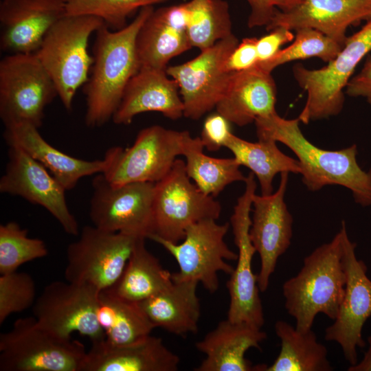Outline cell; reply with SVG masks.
Masks as SVG:
<instances>
[{
  "mask_svg": "<svg viewBox=\"0 0 371 371\" xmlns=\"http://www.w3.org/2000/svg\"><path fill=\"white\" fill-rule=\"evenodd\" d=\"M89 217L94 226L148 238L154 234L155 183L111 184L102 173L93 179Z\"/></svg>",
  "mask_w": 371,
  "mask_h": 371,
  "instance_id": "cell-12",
  "label": "cell"
},
{
  "mask_svg": "<svg viewBox=\"0 0 371 371\" xmlns=\"http://www.w3.org/2000/svg\"><path fill=\"white\" fill-rule=\"evenodd\" d=\"M275 332L281 348L273 363L265 371H332L324 345L318 342L313 330L301 332L288 322L278 320Z\"/></svg>",
  "mask_w": 371,
  "mask_h": 371,
  "instance_id": "cell-31",
  "label": "cell"
},
{
  "mask_svg": "<svg viewBox=\"0 0 371 371\" xmlns=\"http://www.w3.org/2000/svg\"><path fill=\"white\" fill-rule=\"evenodd\" d=\"M229 226V223L219 224L216 220L205 219L190 225L179 243L155 235L148 238L161 245L178 263L179 269L172 273V281H196L214 293L219 287L218 273L231 276L234 268L227 261L238 258V254L225 241Z\"/></svg>",
  "mask_w": 371,
  "mask_h": 371,
  "instance_id": "cell-8",
  "label": "cell"
},
{
  "mask_svg": "<svg viewBox=\"0 0 371 371\" xmlns=\"http://www.w3.org/2000/svg\"><path fill=\"white\" fill-rule=\"evenodd\" d=\"M256 38H245L232 51L225 62V69L236 73L249 69L258 63Z\"/></svg>",
  "mask_w": 371,
  "mask_h": 371,
  "instance_id": "cell-40",
  "label": "cell"
},
{
  "mask_svg": "<svg viewBox=\"0 0 371 371\" xmlns=\"http://www.w3.org/2000/svg\"><path fill=\"white\" fill-rule=\"evenodd\" d=\"M187 131H179L153 125L142 129L130 147L109 148L102 172L113 186L129 183H157L182 155Z\"/></svg>",
  "mask_w": 371,
  "mask_h": 371,
  "instance_id": "cell-7",
  "label": "cell"
},
{
  "mask_svg": "<svg viewBox=\"0 0 371 371\" xmlns=\"http://www.w3.org/2000/svg\"><path fill=\"white\" fill-rule=\"evenodd\" d=\"M166 70L140 67L128 82L112 120L130 124L138 114L155 111L175 120L183 115V104L177 82Z\"/></svg>",
  "mask_w": 371,
  "mask_h": 371,
  "instance_id": "cell-24",
  "label": "cell"
},
{
  "mask_svg": "<svg viewBox=\"0 0 371 371\" xmlns=\"http://www.w3.org/2000/svg\"><path fill=\"white\" fill-rule=\"evenodd\" d=\"M340 229L346 273L345 294L334 322L325 330L324 338L337 343L352 366L358 362L357 348L366 345L362 330L371 315V280L365 262L357 258L356 243L350 240L344 221Z\"/></svg>",
  "mask_w": 371,
  "mask_h": 371,
  "instance_id": "cell-16",
  "label": "cell"
},
{
  "mask_svg": "<svg viewBox=\"0 0 371 371\" xmlns=\"http://www.w3.org/2000/svg\"><path fill=\"white\" fill-rule=\"evenodd\" d=\"M267 337L261 328L228 319L223 320L195 344L205 358L194 370L264 371L265 364L254 366L245 358V353L249 348H260Z\"/></svg>",
  "mask_w": 371,
  "mask_h": 371,
  "instance_id": "cell-23",
  "label": "cell"
},
{
  "mask_svg": "<svg viewBox=\"0 0 371 371\" xmlns=\"http://www.w3.org/2000/svg\"><path fill=\"white\" fill-rule=\"evenodd\" d=\"M38 128L27 123L5 126L3 138L8 146H15L41 164L66 190L76 187L85 177L102 173L106 161H88L71 157L50 145Z\"/></svg>",
  "mask_w": 371,
  "mask_h": 371,
  "instance_id": "cell-26",
  "label": "cell"
},
{
  "mask_svg": "<svg viewBox=\"0 0 371 371\" xmlns=\"http://www.w3.org/2000/svg\"><path fill=\"white\" fill-rule=\"evenodd\" d=\"M65 14V0H2L1 48L10 54L34 53Z\"/></svg>",
  "mask_w": 371,
  "mask_h": 371,
  "instance_id": "cell-19",
  "label": "cell"
},
{
  "mask_svg": "<svg viewBox=\"0 0 371 371\" xmlns=\"http://www.w3.org/2000/svg\"><path fill=\"white\" fill-rule=\"evenodd\" d=\"M86 353L82 343L54 335L34 317L16 319L0 335L1 371H80Z\"/></svg>",
  "mask_w": 371,
  "mask_h": 371,
  "instance_id": "cell-6",
  "label": "cell"
},
{
  "mask_svg": "<svg viewBox=\"0 0 371 371\" xmlns=\"http://www.w3.org/2000/svg\"><path fill=\"white\" fill-rule=\"evenodd\" d=\"M187 28L192 47L201 51L233 33L229 5L224 0H190Z\"/></svg>",
  "mask_w": 371,
  "mask_h": 371,
  "instance_id": "cell-33",
  "label": "cell"
},
{
  "mask_svg": "<svg viewBox=\"0 0 371 371\" xmlns=\"http://www.w3.org/2000/svg\"><path fill=\"white\" fill-rule=\"evenodd\" d=\"M294 35L291 30L283 27H278L256 41L258 63H264L273 58L285 43L291 42Z\"/></svg>",
  "mask_w": 371,
  "mask_h": 371,
  "instance_id": "cell-41",
  "label": "cell"
},
{
  "mask_svg": "<svg viewBox=\"0 0 371 371\" xmlns=\"http://www.w3.org/2000/svg\"><path fill=\"white\" fill-rule=\"evenodd\" d=\"M232 134L230 122L216 111L205 120L200 138L208 150L216 151L225 147Z\"/></svg>",
  "mask_w": 371,
  "mask_h": 371,
  "instance_id": "cell-38",
  "label": "cell"
},
{
  "mask_svg": "<svg viewBox=\"0 0 371 371\" xmlns=\"http://www.w3.org/2000/svg\"><path fill=\"white\" fill-rule=\"evenodd\" d=\"M204 145L200 137L187 135L182 156L188 176L205 194L216 197L226 186L236 182H245L247 177L233 158H216L203 153Z\"/></svg>",
  "mask_w": 371,
  "mask_h": 371,
  "instance_id": "cell-32",
  "label": "cell"
},
{
  "mask_svg": "<svg viewBox=\"0 0 371 371\" xmlns=\"http://www.w3.org/2000/svg\"><path fill=\"white\" fill-rule=\"evenodd\" d=\"M346 93L351 97L371 99V56L368 57L361 70L351 78L346 87Z\"/></svg>",
  "mask_w": 371,
  "mask_h": 371,
  "instance_id": "cell-42",
  "label": "cell"
},
{
  "mask_svg": "<svg viewBox=\"0 0 371 371\" xmlns=\"http://www.w3.org/2000/svg\"><path fill=\"white\" fill-rule=\"evenodd\" d=\"M144 238H137L126 267L111 289L130 301L140 302L170 286L172 273L146 247Z\"/></svg>",
  "mask_w": 371,
  "mask_h": 371,
  "instance_id": "cell-30",
  "label": "cell"
},
{
  "mask_svg": "<svg viewBox=\"0 0 371 371\" xmlns=\"http://www.w3.org/2000/svg\"><path fill=\"white\" fill-rule=\"evenodd\" d=\"M27 229L16 222L0 225V273L17 271L23 264L48 254L43 240L30 238Z\"/></svg>",
  "mask_w": 371,
  "mask_h": 371,
  "instance_id": "cell-34",
  "label": "cell"
},
{
  "mask_svg": "<svg viewBox=\"0 0 371 371\" xmlns=\"http://www.w3.org/2000/svg\"><path fill=\"white\" fill-rule=\"evenodd\" d=\"M221 212L220 203L191 182L185 161L177 158L168 173L155 183L152 235L177 243L190 225L205 219L217 221Z\"/></svg>",
  "mask_w": 371,
  "mask_h": 371,
  "instance_id": "cell-10",
  "label": "cell"
},
{
  "mask_svg": "<svg viewBox=\"0 0 371 371\" xmlns=\"http://www.w3.org/2000/svg\"><path fill=\"white\" fill-rule=\"evenodd\" d=\"M346 273L341 229L329 243L306 256L297 274L282 285L284 306L301 332L312 329L316 315L335 320L343 301Z\"/></svg>",
  "mask_w": 371,
  "mask_h": 371,
  "instance_id": "cell-3",
  "label": "cell"
},
{
  "mask_svg": "<svg viewBox=\"0 0 371 371\" xmlns=\"http://www.w3.org/2000/svg\"><path fill=\"white\" fill-rule=\"evenodd\" d=\"M179 363L161 338L149 335L122 346L91 342L80 371H176Z\"/></svg>",
  "mask_w": 371,
  "mask_h": 371,
  "instance_id": "cell-22",
  "label": "cell"
},
{
  "mask_svg": "<svg viewBox=\"0 0 371 371\" xmlns=\"http://www.w3.org/2000/svg\"><path fill=\"white\" fill-rule=\"evenodd\" d=\"M198 284L193 280L172 281L167 288L139 304L155 328L185 337L198 331L201 315Z\"/></svg>",
  "mask_w": 371,
  "mask_h": 371,
  "instance_id": "cell-27",
  "label": "cell"
},
{
  "mask_svg": "<svg viewBox=\"0 0 371 371\" xmlns=\"http://www.w3.org/2000/svg\"><path fill=\"white\" fill-rule=\"evenodd\" d=\"M168 1L170 0H65V14L98 17L110 29L117 30L127 25L132 14Z\"/></svg>",
  "mask_w": 371,
  "mask_h": 371,
  "instance_id": "cell-36",
  "label": "cell"
},
{
  "mask_svg": "<svg viewBox=\"0 0 371 371\" xmlns=\"http://www.w3.org/2000/svg\"><path fill=\"white\" fill-rule=\"evenodd\" d=\"M251 12L248 18L247 25L254 27L267 26L271 21L276 9L283 12L289 11L304 0H247Z\"/></svg>",
  "mask_w": 371,
  "mask_h": 371,
  "instance_id": "cell-39",
  "label": "cell"
},
{
  "mask_svg": "<svg viewBox=\"0 0 371 371\" xmlns=\"http://www.w3.org/2000/svg\"><path fill=\"white\" fill-rule=\"evenodd\" d=\"M292 44L280 51L270 60L258 63L262 69L271 71L277 67L297 60L313 57L328 63L335 58L343 47L322 32L312 28L296 30Z\"/></svg>",
  "mask_w": 371,
  "mask_h": 371,
  "instance_id": "cell-35",
  "label": "cell"
},
{
  "mask_svg": "<svg viewBox=\"0 0 371 371\" xmlns=\"http://www.w3.org/2000/svg\"><path fill=\"white\" fill-rule=\"evenodd\" d=\"M258 139H270L286 145L297 156L303 183L310 191L338 185L349 189L356 203L371 206V169L364 171L357 161L353 144L338 150L322 149L303 135L298 117L284 119L276 113L255 120Z\"/></svg>",
  "mask_w": 371,
  "mask_h": 371,
  "instance_id": "cell-2",
  "label": "cell"
},
{
  "mask_svg": "<svg viewBox=\"0 0 371 371\" xmlns=\"http://www.w3.org/2000/svg\"><path fill=\"white\" fill-rule=\"evenodd\" d=\"M371 51V19L357 32L347 38L337 56L318 69L301 64L293 67V76L307 93L305 105L298 118L304 124L338 115L342 110L344 91L354 71Z\"/></svg>",
  "mask_w": 371,
  "mask_h": 371,
  "instance_id": "cell-5",
  "label": "cell"
},
{
  "mask_svg": "<svg viewBox=\"0 0 371 371\" xmlns=\"http://www.w3.org/2000/svg\"><path fill=\"white\" fill-rule=\"evenodd\" d=\"M154 9L153 6L140 9L122 29L111 30L104 25L96 31L91 73L83 89L87 126H102L117 109L128 82L141 67L137 36Z\"/></svg>",
  "mask_w": 371,
  "mask_h": 371,
  "instance_id": "cell-1",
  "label": "cell"
},
{
  "mask_svg": "<svg viewBox=\"0 0 371 371\" xmlns=\"http://www.w3.org/2000/svg\"><path fill=\"white\" fill-rule=\"evenodd\" d=\"M289 172H282L278 190L269 195L254 194L249 229L251 243L260 256L257 282L260 292L269 287L280 256L286 252L292 238L293 217L284 201Z\"/></svg>",
  "mask_w": 371,
  "mask_h": 371,
  "instance_id": "cell-18",
  "label": "cell"
},
{
  "mask_svg": "<svg viewBox=\"0 0 371 371\" xmlns=\"http://www.w3.org/2000/svg\"><path fill=\"white\" fill-rule=\"evenodd\" d=\"M36 297V285L29 273L18 272L0 276V324L11 315L33 306Z\"/></svg>",
  "mask_w": 371,
  "mask_h": 371,
  "instance_id": "cell-37",
  "label": "cell"
},
{
  "mask_svg": "<svg viewBox=\"0 0 371 371\" xmlns=\"http://www.w3.org/2000/svg\"><path fill=\"white\" fill-rule=\"evenodd\" d=\"M225 147L232 153L240 166L248 168L257 177L262 195L273 193V181L278 173H300L299 161L283 153L274 140L262 139L251 142L232 133Z\"/></svg>",
  "mask_w": 371,
  "mask_h": 371,
  "instance_id": "cell-29",
  "label": "cell"
},
{
  "mask_svg": "<svg viewBox=\"0 0 371 371\" xmlns=\"http://www.w3.org/2000/svg\"><path fill=\"white\" fill-rule=\"evenodd\" d=\"M58 96L55 85L34 53L10 54L0 62V117L5 126L39 128L45 107Z\"/></svg>",
  "mask_w": 371,
  "mask_h": 371,
  "instance_id": "cell-9",
  "label": "cell"
},
{
  "mask_svg": "<svg viewBox=\"0 0 371 371\" xmlns=\"http://www.w3.org/2000/svg\"><path fill=\"white\" fill-rule=\"evenodd\" d=\"M137 237L85 226L67 248L65 278L99 291L113 287L121 277Z\"/></svg>",
  "mask_w": 371,
  "mask_h": 371,
  "instance_id": "cell-11",
  "label": "cell"
},
{
  "mask_svg": "<svg viewBox=\"0 0 371 371\" xmlns=\"http://www.w3.org/2000/svg\"><path fill=\"white\" fill-rule=\"evenodd\" d=\"M100 291L87 284L54 281L36 298L34 317L39 326L58 337L70 339L77 332L91 342L103 340L105 335L97 315Z\"/></svg>",
  "mask_w": 371,
  "mask_h": 371,
  "instance_id": "cell-13",
  "label": "cell"
},
{
  "mask_svg": "<svg viewBox=\"0 0 371 371\" xmlns=\"http://www.w3.org/2000/svg\"><path fill=\"white\" fill-rule=\"evenodd\" d=\"M368 102H369L370 104H371V100H370L368 101Z\"/></svg>",
  "mask_w": 371,
  "mask_h": 371,
  "instance_id": "cell-44",
  "label": "cell"
},
{
  "mask_svg": "<svg viewBox=\"0 0 371 371\" xmlns=\"http://www.w3.org/2000/svg\"><path fill=\"white\" fill-rule=\"evenodd\" d=\"M245 189L237 199L230 218L234 243L238 248L237 264L227 282L230 302L227 318L233 322H245L261 328L265 317L257 275L252 271V260L256 252L249 236L250 212L256 194L255 175L250 172L245 181Z\"/></svg>",
  "mask_w": 371,
  "mask_h": 371,
  "instance_id": "cell-14",
  "label": "cell"
},
{
  "mask_svg": "<svg viewBox=\"0 0 371 371\" xmlns=\"http://www.w3.org/2000/svg\"><path fill=\"white\" fill-rule=\"evenodd\" d=\"M276 94L271 72L257 64L249 69L232 73L216 109L230 123L243 126L276 113Z\"/></svg>",
  "mask_w": 371,
  "mask_h": 371,
  "instance_id": "cell-25",
  "label": "cell"
},
{
  "mask_svg": "<svg viewBox=\"0 0 371 371\" xmlns=\"http://www.w3.org/2000/svg\"><path fill=\"white\" fill-rule=\"evenodd\" d=\"M97 315L105 341L115 346L137 341L155 328L138 302L123 298L109 289L99 293Z\"/></svg>",
  "mask_w": 371,
  "mask_h": 371,
  "instance_id": "cell-28",
  "label": "cell"
},
{
  "mask_svg": "<svg viewBox=\"0 0 371 371\" xmlns=\"http://www.w3.org/2000/svg\"><path fill=\"white\" fill-rule=\"evenodd\" d=\"M369 347L365 352L363 359L355 365L348 368V371H371V335L368 337Z\"/></svg>",
  "mask_w": 371,
  "mask_h": 371,
  "instance_id": "cell-43",
  "label": "cell"
},
{
  "mask_svg": "<svg viewBox=\"0 0 371 371\" xmlns=\"http://www.w3.org/2000/svg\"><path fill=\"white\" fill-rule=\"evenodd\" d=\"M238 43L232 34L192 60L167 67V74L177 82L183 116L196 120L216 108L232 74L225 71V62Z\"/></svg>",
  "mask_w": 371,
  "mask_h": 371,
  "instance_id": "cell-15",
  "label": "cell"
},
{
  "mask_svg": "<svg viewBox=\"0 0 371 371\" xmlns=\"http://www.w3.org/2000/svg\"><path fill=\"white\" fill-rule=\"evenodd\" d=\"M187 3L153 10L139 29L136 49L141 67L166 70L168 62L192 47Z\"/></svg>",
  "mask_w": 371,
  "mask_h": 371,
  "instance_id": "cell-21",
  "label": "cell"
},
{
  "mask_svg": "<svg viewBox=\"0 0 371 371\" xmlns=\"http://www.w3.org/2000/svg\"><path fill=\"white\" fill-rule=\"evenodd\" d=\"M370 19L371 0H304L287 12L276 9L266 29L312 28L344 47L348 28Z\"/></svg>",
  "mask_w": 371,
  "mask_h": 371,
  "instance_id": "cell-20",
  "label": "cell"
},
{
  "mask_svg": "<svg viewBox=\"0 0 371 371\" xmlns=\"http://www.w3.org/2000/svg\"><path fill=\"white\" fill-rule=\"evenodd\" d=\"M104 25L93 16L65 14L49 29L34 52L67 111L72 109L78 89L89 79L93 63L88 51L89 38Z\"/></svg>",
  "mask_w": 371,
  "mask_h": 371,
  "instance_id": "cell-4",
  "label": "cell"
},
{
  "mask_svg": "<svg viewBox=\"0 0 371 371\" xmlns=\"http://www.w3.org/2000/svg\"><path fill=\"white\" fill-rule=\"evenodd\" d=\"M8 147V162L0 179V192L42 206L67 234L79 235L78 223L67 204L65 188L24 150L15 146Z\"/></svg>",
  "mask_w": 371,
  "mask_h": 371,
  "instance_id": "cell-17",
  "label": "cell"
}]
</instances>
